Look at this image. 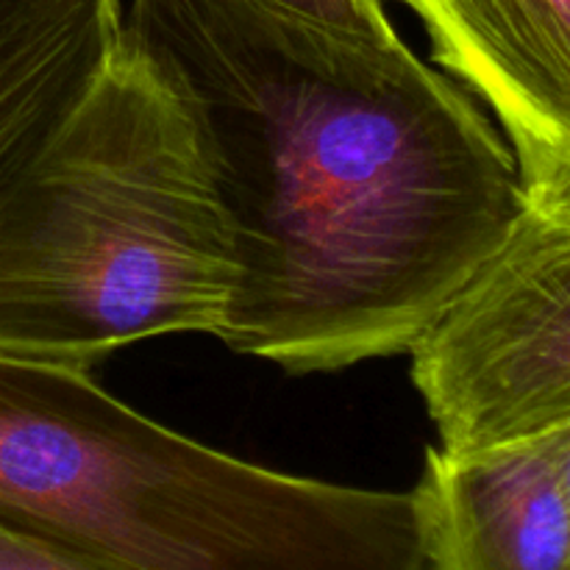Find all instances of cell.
Here are the masks:
<instances>
[{
  "label": "cell",
  "instance_id": "6da1fadb",
  "mask_svg": "<svg viewBox=\"0 0 570 570\" xmlns=\"http://www.w3.org/2000/svg\"><path fill=\"white\" fill-rule=\"evenodd\" d=\"M198 131L232 248L217 337L287 373L406 354L527 206L462 83L267 0H131Z\"/></svg>",
  "mask_w": 570,
  "mask_h": 570
},
{
  "label": "cell",
  "instance_id": "7a4b0ae2",
  "mask_svg": "<svg viewBox=\"0 0 570 570\" xmlns=\"http://www.w3.org/2000/svg\"><path fill=\"white\" fill-rule=\"evenodd\" d=\"M0 527L109 570H426L410 493L289 476L0 354Z\"/></svg>",
  "mask_w": 570,
  "mask_h": 570
},
{
  "label": "cell",
  "instance_id": "3957f363",
  "mask_svg": "<svg viewBox=\"0 0 570 570\" xmlns=\"http://www.w3.org/2000/svg\"><path fill=\"white\" fill-rule=\"evenodd\" d=\"M232 248L181 95L126 37L0 206V354L92 371L165 334H215Z\"/></svg>",
  "mask_w": 570,
  "mask_h": 570
},
{
  "label": "cell",
  "instance_id": "277c9868",
  "mask_svg": "<svg viewBox=\"0 0 570 570\" xmlns=\"http://www.w3.org/2000/svg\"><path fill=\"white\" fill-rule=\"evenodd\" d=\"M406 354L445 454L570 426V184L527 189L510 237Z\"/></svg>",
  "mask_w": 570,
  "mask_h": 570
},
{
  "label": "cell",
  "instance_id": "5b68a950",
  "mask_svg": "<svg viewBox=\"0 0 570 570\" xmlns=\"http://www.w3.org/2000/svg\"><path fill=\"white\" fill-rule=\"evenodd\" d=\"M432 59L488 106L527 189L570 184V0H401Z\"/></svg>",
  "mask_w": 570,
  "mask_h": 570
},
{
  "label": "cell",
  "instance_id": "8992f818",
  "mask_svg": "<svg viewBox=\"0 0 570 570\" xmlns=\"http://www.w3.org/2000/svg\"><path fill=\"white\" fill-rule=\"evenodd\" d=\"M426 570H570V426L473 454L426 449Z\"/></svg>",
  "mask_w": 570,
  "mask_h": 570
},
{
  "label": "cell",
  "instance_id": "52a82bcc",
  "mask_svg": "<svg viewBox=\"0 0 570 570\" xmlns=\"http://www.w3.org/2000/svg\"><path fill=\"white\" fill-rule=\"evenodd\" d=\"M122 0H0V206L122 45Z\"/></svg>",
  "mask_w": 570,
  "mask_h": 570
},
{
  "label": "cell",
  "instance_id": "ba28073f",
  "mask_svg": "<svg viewBox=\"0 0 570 570\" xmlns=\"http://www.w3.org/2000/svg\"><path fill=\"white\" fill-rule=\"evenodd\" d=\"M273 6L304 14L309 20L326 22V26L343 28V31L360 33V37L390 42L399 39V31L390 22L382 0H267Z\"/></svg>",
  "mask_w": 570,
  "mask_h": 570
},
{
  "label": "cell",
  "instance_id": "9c48e42d",
  "mask_svg": "<svg viewBox=\"0 0 570 570\" xmlns=\"http://www.w3.org/2000/svg\"><path fill=\"white\" fill-rule=\"evenodd\" d=\"M0 570H109L53 543L0 527Z\"/></svg>",
  "mask_w": 570,
  "mask_h": 570
}]
</instances>
